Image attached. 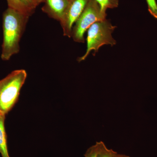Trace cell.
<instances>
[{
    "label": "cell",
    "instance_id": "30bf717a",
    "mask_svg": "<svg viewBox=\"0 0 157 157\" xmlns=\"http://www.w3.org/2000/svg\"><path fill=\"white\" fill-rule=\"evenodd\" d=\"M104 144V142L101 141L96 142L95 144L88 149L84 155V157H98V154Z\"/></svg>",
    "mask_w": 157,
    "mask_h": 157
},
{
    "label": "cell",
    "instance_id": "6da1fadb",
    "mask_svg": "<svg viewBox=\"0 0 157 157\" xmlns=\"http://www.w3.org/2000/svg\"><path fill=\"white\" fill-rule=\"evenodd\" d=\"M29 16L8 7L3 14V39L1 58L9 60L19 51V42Z\"/></svg>",
    "mask_w": 157,
    "mask_h": 157
},
{
    "label": "cell",
    "instance_id": "5b68a950",
    "mask_svg": "<svg viewBox=\"0 0 157 157\" xmlns=\"http://www.w3.org/2000/svg\"><path fill=\"white\" fill-rule=\"evenodd\" d=\"M90 0H70L60 21L64 36L71 38L72 29Z\"/></svg>",
    "mask_w": 157,
    "mask_h": 157
},
{
    "label": "cell",
    "instance_id": "52a82bcc",
    "mask_svg": "<svg viewBox=\"0 0 157 157\" xmlns=\"http://www.w3.org/2000/svg\"><path fill=\"white\" fill-rule=\"evenodd\" d=\"M6 114H0V154L2 157H10L7 145V135L5 127Z\"/></svg>",
    "mask_w": 157,
    "mask_h": 157
},
{
    "label": "cell",
    "instance_id": "8fae6325",
    "mask_svg": "<svg viewBox=\"0 0 157 157\" xmlns=\"http://www.w3.org/2000/svg\"><path fill=\"white\" fill-rule=\"evenodd\" d=\"M117 153L116 152L112 149L107 148L104 143L98 154V157H114Z\"/></svg>",
    "mask_w": 157,
    "mask_h": 157
},
{
    "label": "cell",
    "instance_id": "5bb4252c",
    "mask_svg": "<svg viewBox=\"0 0 157 157\" xmlns=\"http://www.w3.org/2000/svg\"><path fill=\"white\" fill-rule=\"evenodd\" d=\"M114 157H130L126 155H125L118 154L117 153Z\"/></svg>",
    "mask_w": 157,
    "mask_h": 157
},
{
    "label": "cell",
    "instance_id": "9a60e30c",
    "mask_svg": "<svg viewBox=\"0 0 157 157\" xmlns=\"http://www.w3.org/2000/svg\"><path fill=\"white\" fill-rule=\"evenodd\" d=\"M35 2L36 3L37 5H39V4L42 2H44L45 0H34Z\"/></svg>",
    "mask_w": 157,
    "mask_h": 157
},
{
    "label": "cell",
    "instance_id": "3957f363",
    "mask_svg": "<svg viewBox=\"0 0 157 157\" xmlns=\"http://www.w3.org/2000/svg\"><path fill=\"white\" fill-rule=\"evenodd\" d=\"M116 28L106 19L94 23L87 30L86 51L82 56L78 58V61L85 60L92 51L94 52L93 55H95L103 45H115L116 41L113 39L112 34Z\"/></svg>",
    "mask_w": 157,
    "mask_h": 157
},
{
    "label": "cell",
    "instance_id": "4fadbf2b",
    "mask_svg": "<svg viewBox=\"0 0 157 157\" xmlns=\"http://www.w3.org/2000/svg\"><path fill=\"white\" fill-rule=\"evenodd\" d=\"M21 3L31 11L36 9L38 5L34 0H20Z\"/></svg>",
    "mask_w": 157,
    "mask_h": 157
},
{
    "label": "cell",
    "instance_id": "8992f818",
    "mask_svg": "<svg viewBox=\"0 0 157 157\" xmlns=\"http://www.w3.org/2000/svg\"><path fill=\"white\" fill-rule=\"evenodd\" d=\"M70 0H45L43 11L49 17L60 22L63 17Z\"/></svg>",
    "mask_w": 157,
    "mask_h": 157
},
{
    "label": "cell",
    "instance_id": "9c48e42d",
    "mask_svg": "<svg viewBox=\"0 0 157 157\" xmlns=\"http://www.w3.org/2000/svg\"><path fill=\"white\" fill-rule=\"evenodd\" d=\"M6 1L9 8L15 9L29 16L31 15L32 11L26 8L20 0H6Z\"/></svg>",
    "mask_w": 157,
    "mask_h": 157
},
{
    "label": "cell",
    "instance_id": "277c9868",
    "mask_svg": "<svg viewBox=\"0 0 157 157\" xmlns=\"http://www.w3.org/2000/svg\"><path fill=\"white\" fill-rule=\"evenodd\" d=\"M106 19L101 14L100 7L95 0H90L72 29L71 37L75 42L83 43L84 35L94 23Z\"/></svg>",
    "mask_w": 157,
    "mask_h": 157
},
{
    "label": "cell",
    "instance_id": "ba28073f",
    "mask_svg": "<svg viewBox=\"0 0 157 157\" xmlns=\"http://www.w3.org/2000/svg\"><path fill=\"white\" fill-rule=\"evenodd\" d=\"M101 9L102 15L106 17V11L108 9L117 8L119 5V0H95Z\"/></svg>",
    "mask_w": 157,
    "mask_h": 157
},
{
    "label": "cell",
    "instance_id": "2e32d148",
    "mask_svg": "<svg viewBox=\"0 0 157 157\" xmlns=\"http://www.w3.org/2000/svg\"><path fill=\"white\" fill-rule=\"evenodd\" d=\"M2 113H2V112H1V111H0V114H2Z\"/></svg>",
    "mask_w": 157,
    "mask_h": 157
},
{
    "label": "cell",
    "instance_id": "7a4b0ae2",
    "mask_svg": "<svg viewBox=\"0 0 157 157\" xmlns=\"http://www.w3.org/2000/svg\"><path fill=\"white\" fill-rule=\"evenodd\" d=\"M27 76L25 70H15L0 80V111L6 115L17 102Z\"/></svg>",
    "mask_w": 157,
    "mask_h": 157
},
{
    "label": "cell",
    "instance_id": "7c38bea8",
    "mask_svg": "<svg viewBox=\"0 0 157 157\" xmlns=\"http://www.w3.org/2000/svg\"><path fill=\"white\" fill-rule=\"evenodd\" d=\"M149 12L152 16L157 19V4L155 0H146Z\"/></svg>",
    "mask_w": 157,
    "mask_h": 157
}]
</instances>
